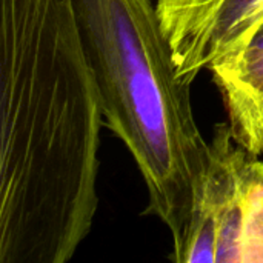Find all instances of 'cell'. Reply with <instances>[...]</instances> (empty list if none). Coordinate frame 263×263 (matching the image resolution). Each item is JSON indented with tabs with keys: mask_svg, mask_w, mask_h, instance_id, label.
I'll return each instance as SVG.
<instances>
[{
	"mask_svg": "<svg viewBox=\"0 0 263 263\" xmlns=\"http://www.w3.org/2000/svg\"><path fill=\"white\" fill-rule=\"evenodd\" d=\"M156 8L176 74L190 86L263 25V0H157Z\"/></svg>",
	"mask_w": 263,
	"mask_h": 263,
	"instance_id": "obj_4",
	"label": "cell"
},
{
	"mask_svg": "<svg viewBox=\"0 0 263 263\" xmlns=\"http://www.w3.org/2000/svg\"><path fill=\"white\" fill-rule=\"evenodd\" d=\"M170 259L263 263V160L236 142L228 123L214 129L188 227Z\"/></svg>",
	"mask_w": 263,
	"mask_h": 263,
	"instance_id": "obj_3",
	"label": "cell"
},
{
	"mask_svg": "<svg viewBox=\"0 0 263 263\" xmlns=\"http://www.w3.org/2000/svg\"><path fill=\"white\" fill-rule=\"evenodd\" d=\"M0 263H65L97 206L103 116L74 0H0Z\"/></svg>",
	"mask_w": 263,
	"mask_h": 263,
	"instance_id": "obj_1",
	"label": "cell"
},
{
	"mask_svg": "<svg viewBox=\"0 0 263 263\" xmlns=\"http://www.w3.org/2000/svg\"><path fill=\"white\" fill-rule=\"evenodd\" d=\"M103 125L128 148L148 191L146 213L177 245L210 157L190 85L179 80L153 0H74Z\"/></svg>",
	"mask_w": 263,
	"mask_h": 263,
	"instance_id": "obj_2",
	"label": "cell"
},
{
	"mask_svg": "<svg viewBox=\"0 0 263 263\" xmlns=\"http://www.w3.org/2000/svg\"><path fill=\"white\" fill-rule=\"evenodd\" d=\"M263 48V25L257 29V32L253 35V39L250 40V43L243 48V49H240L239 52H242V51H247V52H251V51H259V49H262ZM237 54V52H236Z\"/></svg>",
	"mask_w": 263,
	"mask_h": 263,
	"instance_id": "obj_6",
	"label": "cell"
},
{
	"mask_svg": "<svg viewBox=\"0 0 263 263\" xmlns=\"http://www.w3.org/2000/svg\"><path fill=\"white\" fill-rule=\"evenodd\" d=\"M236 142L254 156L263 154V48L219 59L211 66Z\"/></svg>",
	"mask_w": 263,
	"mask_h": 263,
	"instance_id": "obj_5",
	"label": "cell"
}]
</instances>
